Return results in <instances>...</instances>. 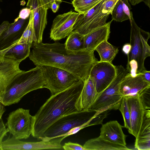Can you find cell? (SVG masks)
<instances>
[{"instance_id": "9c48e42d", "label": "cell", "mask_w": 150, "mask_h": 150, "mask_svg": "<svg viewBox=\"0 0 150 150\" xmlns=\"http://www.w3.org/2000/svg\"><path fill=\"white\" fill-rule=\"evenodd\" d=\"M105 0H102L84 14H80L73 31L85 35L104 25L109 15L103 13L102 7Z\"/></svg>"}, {"instance_id": "7bdbcfd3", "label": "cell", "mask_w": 150, "mask_h": 150, "mask_svg": "<svg viewBox=\"0 0 150 150\" xmlns=\"http://www.w3.org/2000/svg\"><path fill=\"white\" fill-rule=\"evenodd\" d=\"M143 0H129V1L132 6L136 5L142 1Z\"/></svg>"}, {"instance_id": "ba28073f", "label": "cell", "mask_w": 150, "mask_h": 150, "mask_svg": "<svg viewBox=\"0 0 150 150\" xmlns=\"http://www.w3.org/2000/svg\"><path fill=\"white\" fill-rule=\"evenodd\" d=\"M31 117L29 109L20 108L9 114L5 124L8 132L15 138H28L31 133Z\"/></svg>"}, {"instance_id": "60d3db41", "label": "cell", "mask_w": 150, "mask_h": 150, "mask_svg": "<svg viewBox=\"0 0 150 150\" xmlns=\"http://www.w3.org/2000/svg\"><path fill=\"white\" fill-rule=\"evenodd\" d=\"M45 7L48 9L50 8L51 3L50 0H42Z\"/></svg>"}, {"instance_id": "277c9868", "label": "cell", "mask_w": 150, "mask_h": 150, "mask_svg": "<svg viewBox=\"0 0 150 150\" xmlns=\"http://www.w3.org/2000/svg\"><path fill=\"white\" fill-rule=\"evenodd\" d=\"M108 115L107 112L100 113L93 110H82L64 115L50 126L45 132L43 137L38 139L49 141L58 137L76 127L88 122L95 121L102 124Z\"/></svg>"}, {"instance_id": "e0dca14e", "label": "cell", "mask_w": 150, "mask_h": 150, "mask_svg": "<svg viewBox=\"0 0 150 150\" xmlns=\"http://www.w3.org/2000/svg\"><path fill=\"white\" fill-rule=\"evenodd\" d=\"M21 62L4 57L0 61V93L3 91L14 77L22 70Z\"/></svg>"}, {"instance_id": "ffe728a7", "label": "cell", "mask_w": 150, "mask_h": 150, "mask_svg": "<svg viewBox=\"0 0 150 150\" xmlns=\"http://www.w3.org/2000/svg\"><path fill=\"white\" fill-rule=\"evenodd\" d=\"M98 94L92 80L88 76L83 81V85L77 102L79 111L88 110Z\"/></svg>"}, {"instance_id": "f6af8a7d", "label": "cell", "mask_w": 150, "mask_h": 150, "mask_svg": "<svg viewBox=\"0 0 150 150\" xmlns=\"http://www.w3.org/2000/svg\"><path fill=\"white\" fill-rule=\"evenodd\" d=\"M50 0V1L51 4L54 1H56L57 3H58L59 4L62 2V1H61V0Z\"/></svg>"}, {"instance_id": "836d02e7", "label": "cell", "mask_w": 150, "mask_h": 150, "mask_svg": "<svg viewBox=\"0 0 150 150\" xmlns=\"http://www.w3.org/2000/svg\"><path fill=\"white\" fill-rule=\"evenodd\" d=\"M8 130L2 118L0 119V150H2V144L3 138L7 136Z\"/></svg>"}, {"instance_id": "ab89813d", "label": "cell", "mask_w": 150, "mask_h": 150, "mask_svg": "<svg viewBox=\"0 0 150 150\" xmlns=\"http://www.w3.org/2000/svg\"><path fill=\"white\" fill-rule=\"evenodd\" d=\"M16 44V43L15 44L8 48L0 51V61L4 58L5 54L8 51V50L11 48Z\"/></svg>"}, {"instance_id": "f1b7e54d", "label": "cell", "mask_w": 150, "mask_h": 150, "mask_svg": "<svg viewBox=\"0 0 150 150\" xmlns=\"http://www.w3.org/2000/svg\"><path fill=\"white\" fill-rule=\"evenodd\" d=\"M110 14L112 20L117 22H121L129 19L128 16L123 11L122 0H118Z\"/></svg>"}, {"instance_id": "3957f363", "label": "cell", "mask_w": 150, "mask_h": 150, "mask_svg": "<svg viewBox=\"0 0 150 150\" xmlns=\"http://www.w3.org/2000/svg\"><path fill=\"white\" fill-rule=\"evenodd\" d=\"M45 84L39 66L27 71H22L16 75L0 93V103L4 106L17 103L28 93L45 88Z\"/></svg>"}, {"instance_id": "f35d334b", "label": "cell", "mask_w": 150, "mask_h": 150, "mask_svg": "<svg viewBox=\"0 0 150 150\" xmlns=\"http://www.w3.org/2000/svg\"><path fill=\"white\" fill-rule=\"evenodd\" d=\"M131 48V46L130 43L125 44L122 47V51L126 54L128 55L129 53Z\"/></svg>"}, {"instance_id": "d590c367", "label": "cell", "mask_w": 150, "mask_h": 150, "mask_svg": "<svg viewBox=\"0 0 150 150\" xmlns=\"http://www.w3.org/2000/svg\"><path fill=\"white\" fill-rule=\"evenodd\" d=\"M123 11L128 16L130 22L131 21V16L132 12L130 11L132 8L128 2V0H122Z\"/></svg>"}, {"instance_id": "9a60e30c", "label": "cell", "mask_w": 150, "mask_h": 150, "mask_svg": "<svg viewBox=\"0 0 150 150\" xmlns=\"http://www.w3.org/2000/svg\"><path fill=\"white\" fill-rule=\"evenodd\" d=\"M150 86V83L144 80L139 74L135 76L127 73L121 82L120 91L123 97L138 96L145 89Z\"/></svg>"}, {"instance_id": "ac0fdd59", "label": "cell", "mask_w": 150, "mask_h": 150, "mask_svg": "<svg viewBox=\"0 0 150 150\" xmlns=\"http://www.w3.org/2000/svg\"><path fill=\"white\" fill-rule=\"evenodd\" d=\"M122 127L117 121H110L102 125L100 136L111 142L126 146L127 136L124 133Z\"/></svg>"}, {"instance_id": "8d00e7d4", "label": "cell", "mask_w": 150, "mask_h": 150, "mask_svg": "<svg viewBox=\"0 0 150 150\" xmlns=\"http://www.w3.org/2000/svg\"><path fill=\"white\" fill-rule=\"evenodd\" d=\"M143 79L146 81L150 83V71L144 70L141 72L139 73Z\"/></svg>"}, {"instance_id": "7a4b0ae2", "label": "cell", "mask_w": 150, "mask_h": 150, "mask_svg": "<svg viewBox=\"0 0 150 150\" xmlns=\"http://www.w3.org/2000/svg\"><path fill=\"white\" fill-rule=\"evenodd\" d=\"M83 85L80 80L67 89L52 95L35 115L32 116L31 133L38 139L46 130L64 115L79 111L77 102Z\"/></svg>"}, {"instance_id": "bcb514c9", "label": "cell", "mask_w": 150, "mask_h": 150, "mask_svg": "<svg viewBox=\"0 0 150 150\" xmlns=\"http://www.w3.org/2000/svg\"><path fill=\"white\" fill-rule=\"evenodd\" d=\"M1 2H2V0H0V3ZM1 13H2V10H1V8L0 5V15L1 14Z\"/></svg>"}, {"instance_id": "30bf717a", "label": "cell", "mask_w": 150, "mask_h": 150, "mask_svg": "<svg viewBox=\"0 0 150 150\" xmlns=\"http://www.w3.org/2000/svg\"><path fill=\"white\" fill-rule=\"evenodd\" d=\"M62 137L53 139L49 141L41 140L38 142H25L16 139L12 136L9 137L2 144V150L62 149L61 144Z\"/></svg>"}, {"instance_id": "b9f144b4", "label": "cell", "mask_w": 150, "mask_h": 150, "mask_svg": "<svg viewBox=\"0 0 150 150\" xmlns=\"http://www.w3.org/2000/svg\"><path fill=\"white\" fill-rule=\"evenodd\" d=\"M5 111L4 106L0 103V119L2 118L3 115Z\"/></svg>"}, {"instance_id": "52a82bcc", "label": "cell", "mask_w": 150, "mask_h": 150, "mask_svg": "<svg viewBox=\"0 0 150 150\" xmlns=\"http://www.w3.org/2000/svg\"><path fill=\"white\" fill-rule=\"evenodd\" d=\"M39 66L45 81V88L52 95L62 91L81 80L64 69L50 66Z\"/></svg>"}, {"instance_id": "6da1fadb", "label": "cell", "mask_w": 150, "mask_h": 150, "mask_svg": "<svg viewBox=\"0 0 150 150\" xmlns=\"http://www.w3.org/2000/svg\"><path fill=\"white\" fill-rule=\"evenodd\" d=\"M31 47L29 57L36 66L58 67L70 72L83 81L98 61L94 54V50L72 51L66 49L64 44L57 41L52 43L34 42Z\"/></svg>"}, {"instance_id": "cb8c5ba5", "label": "cell", "mask_w": 150, "mask_h": 150, "mask_svg": "<svg viewBox=\"0 0 150 150\" xmlns=\"http://www.w3.org/2000/svg\"><path fill=\"white\" fill-rule=\"evenodd\" d=\"M32 45L27 43L16 44L5 53L4 57L21 62L29 56Z\"/></svg>"}, {"instance_id": "d6a6232c", "label": "cell", "mask_w": 150, "mask_h": 150, "mask_svg": "<svg viewBox=\"0 0 150 150\" xmlns=\"http://www.w3.org/2000/svg\"><path fill=\"white\" fill-rule=\"evenodd\" d=\"M62 147L63 149L65 150H86L81 145L71 142L65 143Z\"/></svg>"}, {"instance_id": "484cf974", "label": "cell", "mask_w": 150, "mask_h": 150, "mask_svg": "<svg viewBox=\"0 0 150 150\" xmlns=\"http://www.w3.org/2000/svg\"><path fill=\"white\" fill-rule=\"evenodd\" d=\"M36 42L34 26L33 11L31 10L28 24L21 38L16 44L27 43L32 45L33 42Z\"/></svg>"}, {"instance_id": "1f68e13d", "label": "cell", "mask_w": 150, "mask_h": 150, "mask_svg": "<svg viewBox=\"0 0 150 150\" xmlns=\"http://www.w3.org/2000/svg\"><path fill=\"white\" fill-rule=\"evenodd\" d=\"M118 0H105L103 3L102 11L105 14H111Z\"/></svg>"}, {"instance_id": "5bb4252c", "label": "cell", "mask_w": 150, "mask_h": 150, "mask_svg": "<svg viewBox=\"0 0 150 150\" xmlns=\"http://www.w3.org/2000/svg\"><path fill=\"white\" fill-rule=\"evenodd\" d=\"M26 6L33 10L36 42H42L43 32L47 23L48 9L45 7L42 0H28Z\"/></svg>"}, {"instance_id": "2e32d148", "label": "cell", "mask_w": 150, "mask_h": 150, "mask_svg": "<svg viewBox=\"0 0 150 150\" xmlns=\"http://www.w3.org/2000/svg\"><path fill=\"white\" fill-rule=\"evenodd\" d=\"M125 98L127 100L130 112L131 129L129 133L136 138L143 122L145 110L138 96Z\"/></svg>"}, {"instance_id": "44dd1931", "label": "cell", "mask_w": 150, "mask_h": 150, "mask_svg": "<svg viewBox=\"0 0 150 150\" xmlns=\"http://www.w3.org/2000/svg\"><path fill=\"white\" fill-rule=\"evenodd\" d=\"M134 148L139 150H150V110H145L143 122L137 137L136 138Z\"/></svg>"}, {"instance_id": "7c38bea8", "label": "cell", "mask_w": 150, "mask_h": 150, "mask_svg": "<svg viewBox=\"0 0 150 150\" xmlns=\"http://www.w3.org/2000/svg\"><path fill=\"white\" fill-rule=\"evenodd\" d=\"M80 14L71 11L57 16L53 20L50 38L56 41L63 39L73 31L74 25Z\"/></svg>"}, {"instance_id": "74e56055", "label": "cell", "mask_w": 150, "mask_h": 150, "mask_svg": "<svg viewBox=\"0 0 150 150\" xmlns=\"http://www.w3.org/2000/svg\"><path fill=\"white\" fill-rule=\"evenodd\" d=\"M59 8V4L57 3L56 1H54L51 4L50 8L54 13H56Z\"/></svg>"}, {"instance_id": "83f0119b", "label": "cell", "mask_w": 150, "mask_h": 150, "mask_svg": "<svg viewBox=\"0 0 150 150\" xmlns=\"http://www.w3.org/2000/svg\"><path fill=\"white\" fill-rule=\"evenodd\" d=\"M123 118L124 127L127 129L129 133L131 129L130 112L126 98L123 97L118 109Z\"/></svg>"}, {"instance_id": "d6986e66", "label": "cell", "mask_w": 150, "mask_h": 150, "mask_svg": "<svg viewBox=\"0 0 150 150\" xmlns=\"http://www.w3.org/2000/svg\"><path fill=\"white\" fill-rule=\"evenodd\" d=\"M112 20L84 35L85 49L94 50L101 43L108 41L110 33V26Z\"/></svg>"}, {"instance_id": "e575fe53", "label": "cell", "mask_w": 150, "mask_h": 150, "mask_svg": "<svg viewBox=\"0 0 150 150\" xmlns=\"http://www.w3.org/2000/svg\"><path fill=\"white\" fill-rule=\"evenodd\" d=\"M31 12V9L27 7L22 9L20 11L18 16L14 21L17 20L19 19L25 20L28 18Z\"/></svg>"}, {"instance_id": "7402d4cb", "label": "cell", "mask_w": 150, "mask_h": 150, "mask_svg": "<svg viewBox=\"0 0 150 150\" xmlns=\"http://www.w3.org/2000/svg\"><path fill=\"white\" fill-rule=\"evenodd\" d=\"M86 150H129L130 149L124 146L107 140L100 136L89 139L83 146Z\"/></svg>"}, {"instance_id": "603a6c76", "label": "cell", "mask_w": 150, "mask_h": 150, "mask_svg": "<svg viewBox=\"0 0 150 150\" xmlns=\"http://www.w3.org/2000/svg\"><path fill=\"white\" fill-rule=\"evenodd\" d=\"M100 57V61L112 63L119 50L107 41L103 42L95 48Z\"/></svg>"}, {"instance_id": "d4e9b609", "label": "cell", "mask_w": 150, "mask_h": 150, "mask_svg": "<svg viewBox=\"0 0 150 150\" xmlns=\"http://www.w3.org/2000/svg\"><path fill=\"white\" fill-rule=\"evenodd\" d=\"M65 44L67 49L78 51L85 49L84 46V35L73 31L68 36Z\"/></svg>"}, {"instance_id": "4316f807", "label": "cell", "mask_w": 150, "mask_h": 150, "mask_svg": "<svg viewBox=\"0 0 150 150\" xmlns=\"http://www.w3.org/2000/svg\"><path fill=\"white\" fill-rule=\"evenodd\" d=\"M102 0H73L71 4L75 11L84 14Z\"/></svg>"}, {"instance_id": "8fae6325", "label": "cell", "mask_w": 150, "mask_h": 150, "mask_svg": "<svg viewBox=\"0 0 150 150\" xmlns=\"http://www.w3.org/2000/svg\"><path fill=\"white\" fill-rule=\"evenodd\" d=\"M116 74L115 66L112 63L98 61L92 67L89 76L99 93L109 86Z\"/></svg>"}, {"instance_id": "4fadbf2b", "label": "cell", "mask_w": 150, "mask_h": 150, "mask_svg": "<svg viewBox=\"0 0 150 150\" xmlns=\"http://www.w3.org/2000/svg\"><path fill=\"white\" fill-rule=\"evenodd\" d=\"M28 18L19 19L10 24L0 35V51L16 44L21 37L29 22Z\"/></svg>"}, {"instance_id": "ee69618b", "label": "cell", "mask_w": 150, "mask_h": 150, "mask_svg": "<svg viewBox=\"0 0 150 150\" xmlns=\"http://www.w3.org/2000/svg\"><path fill=\"white\" fill-rule=\"evenodd\" d=\"M150 0H143L142 1L144 2L145 4L150 9Z\"/></svg>"}, {"instance_id": "8992f818", "label": "cell", "mask_w": 150, "mask_h": 150, "mask_svg": "<svg viewBox=\"0 0 150 150\" xmlns=\"http://www.w3.org/2000/svg\"><path fill=\"white\" fill-rule=\"evenodd\" d=\"M131 21L130 42L131 50L128 55L127 63L132 60H135L137 64V73L146 70L144 65L146 59L150 56V47L148 41L150 38L149 33L139 28L131 16Z\"/></svg>"}, {"instance_id": "f546056e", "label": "cell", "mask_w": 150, "mask_h": 150, "mask_svg": "<svg viewBox=\"0 0 150 150\" xmlns=\"http://www.w3.org/2000/svg\"><path fill=\"white\" fill-rule=\"evenodd\" d=\"M138 97L145 109H150V86L143 90Z\"/></svg>"}, {"instance_id": "4dcf8cb0", "label": "cell", "mask_w": 150, "mask_h": 150, "mask_svg": "<svg viewBox=\"0 0 150 150\" xmlns=\"http://www.w3.org/2000/svg\"><path fill=\"white\" fill-rule=\"evenodd\" d=\"M99 124L100 123L99 122L95 121H89L81 125L74 127L67 132L59 136V137H62V139L63 140L68 136L76 134L81 129L86 127Z\"/></svg>"}, {"instance_id": "5b68a950", "label": "cell", "mask_w": 150, "mask_h": 150, "mask_svg": "<svg viewBox=\"0 0 150 150\" xmlns=\"http://www.w3.org/2000/svg\"><path fill=\"white\" fill-rule=\"evenodd\" d=\"M115 66V77L104 90L98 94L88 110L101 113L118 110L123 97L120 91V84L127 72L122 65Z\"/></svg>"}]
</instances>
